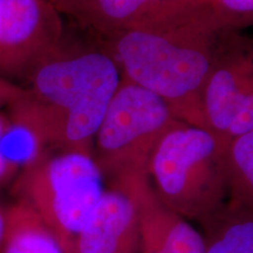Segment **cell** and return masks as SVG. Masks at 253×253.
<instances>
[{"label":"cell","mask_w":253,"mask_h":253,"mask_svg":"<svg viewBox=\"0 0 253 253\" xmlns=\"http://www.w3.org/2000/svg\"><path fill=\"white\" fill-rule=\"evenodd\" d=\"M8 119L36 144L93 156L94 138L121 81L115 61L102 47L61 42L28 75Z\"/></svg>","instance_id":"cell-1"},{"label":"cell","mask_w":253,"mask_h":253,"mask_svg":"<svg viewBox=\"0 0 253 253\" xmlns=\"http://www.w3.org/2000/svg\"><path fill=\"white\" fill-rule=\"evenodd\" d=\"M220 33L205 24L120 32L102 37L101 47L122 79L162 99L176 119L207 128L203 95Z\"/></svg>","instance_id":"cell-2"},{"label":"cell","mask_w":253,"mask_h":253,"mask_svg":"<svg viewBox=\"0 0 253 253\" xmlns=\"http://www.w3.org/2000/svg\"><path fill=\"white\" fill-rule=\"evenodd\" d=\"M227 145L210 129L177 119L148 162V178L158 199L196 223L219 210L229 201Z\"/></svg>","instance_id":"cell-3"},{"label":"cell","mask_w":253,"mask_h":253,"mask_svg":"<svg viewBox=\"0 0 253 253\" xmlns=\"http://www.w3.org/2000/svg\"><path fill=\"white\" fill-rule=\"evenodd\" d=\"M42 150L15 176L12 191L39 214L63 253H75V242L102 197L103 176L91 155Z\"/></svg>","instance_id":"cell-4"},{"label":"cell","mask_w":253,"mask_h":253,"mask_svg":"<svg viewBox=\"0 0 253 253\" xmlns=\"http://www.w3.org/2000/svg\"><path fill=\"white\" fill-rule=\"evenodd\" d=\"M176 120L162 99L121 78L93 145V158L107 184L148 175L155 145Z\"/></svg>","instance_id":"cell-5"},{"label":"cell","mask_w":253,"mask_h":253,"mask_svg":"<svg viewBox=\"0 0 253 253\" xmlns=\"http://www.w3.org/2000/svg\"><path fill=\"white\" fill-rule=\"evenodd\" d=\"M207 128L230 142L253 129V40L221 32L205 84Z\"/></svg>","instance_id":"cell-6"},{"label":"cell","mask_w":253,"mask_h":253,"mask_svg":"<svg viewBox=\"0 0 253 253\" xmlns=\"http://www.w3.org/2000/svg\"><path fill=\"white\" fill-rule=\"evenodd\" d=\"M55 7L102 37L129 31L175 30L196 24L214 28L205 0H60Z\"/></svg>","instance_id":"cell-7"},{"label":"cell","mask_w":253,"mask_h":253,"mask_svg":"<svg viewBox=\"0 0 253 253\" xmlns=\"http://www.w3.org/2000/svg\"><path fill=\"white\" fill-rule=\"evenodd\" d=\"M63 41L61 13L49 0H0V75L26 80Z\"/></svg>","instance_id":"cell-8"},{"label":"cell","mask_w":253,"mask_h":253,"mask_svg":"<svg viewBox=\"0 0 253 253\" xmlns=\"http://www.w3.org/2000/svg\"><path fill=\"white\" fill-rule=\"evenodd\" d=\"M122 183L130 191L137 213V253H205L199 230L158 199L148 175L126 177Z\"/></svg>","instance_id":"cell-9"},{"label":"cell","mask_w":253,"mask_h":253,"mask_svg":"<svg viewBox=\"0 0 253 253\" xmlns=\"http://www.w3.org/2000/svg\"><path fill=\"white\" fill-rule=\"evenodd\" d=\"M137 213L134 198L122 183L108 184L79 233L75 253H137Z\"/></svg>","instance_id":"cell-10"},{"label":"cell","mask_w":253,"mask_h":253,"mask_svg":"<svg viewBox=\"0 0 253 253\" xmlns=\"http://www.w3.org/2000/svg\"><path fill=\"white\" fill-rule=\"evenodd\" d=\"M198 224L205 253H253V211L227 202Z\"/></svg>","instance_id":"cell-11"},{"label":"cell","mask_w":253,"mask_h":253,"mask_svg":"<svg viewBox=\"0 0 253 253\" xmlns=\"http://www.w3.org/2000/svg\"><path fill=\"white\" fill-rule=\"evenodd\" d=\"M2 253H63L58 239L33 209L17 201L6 208Z\"/></svg>","instance_id":"cell-12"},{"label":"cell","mask_w":253,"mask_h":253,"mask_svg":"<svg viewBox=\"0 0 253 253\" xmlns=\"http://www.w3.org/2000/svg\"><path fill=\"white\" fill-rule=\"evenodd\" d=\"M226 168L227 202L253 211V129L229 142Z\"/></svg>","instance_id":"cell-13"},{"label":"cell","mask_w":253,"mask_h":253,"mask_svg":"<svg viewBox=\"0 0 253 253\" xmlns=\"http://www.w3.org/2000/svg\"><path fill=\"white\" fill-rule=\"evenodd\" d=\"M218 32H238L253 26V0H205Z\"/></svg>","instance_id":"cell-14"},{"label":"cell","mask_w":253,"mask_h":253,"mask_svg":"<svg viewBox=\"0 0 253 253\" xmlns=\"http://www.w3.org/2000/svg\"><path fill=\"white\" fill-rule=\"evenodd\" d=\"M9 126H11V120H8V118H6L5 115L0 114V141L7 134ZM18 163L14 160H12L11 157H8L0 147V185L11 181L13 177L18 175Z\"/></svg>","instance_id":"cell-15"},{"label":"cell","mask_w":253,"mask_h":253,"mask_svg":"<svg viewBox=\"0 0 253 253\" xmlns=\"http://www.w3.org/2000/svg\"><path fill=\"white\" fill-rule=\"evenodd\" d=\"M24 94V87L0 75V108L9 107Z\"/></svg>","instance_id":"cell-16"},{"label":"cell","mask_w":253,"mask_h":253,"mask_svg":"<svg viewBox=\"0 0 253 253\" xmlns=\"http://www.w3.org/2000/svg\"><path fill=\"white\" fill-rule=\"evenodd\" d=\"M5 231H6V207L0 203V253L4 250V240H5Z\"/></svg>","instance_id":"cell-17"},{"label":"cell","mask_w":253,"mask_h":253,"mask_svg":"<svg viewBox=\"0 0 253 253\" xmlns=\"http://www.w3.org/2000/svg\"><path fill=\"white\" fill-rule=\"evenodd\" d=\"M50 1H52V2H53V4H54V5H55V4H56V2H59V1H60V0H50Z\"/></svg>","instance_id":"cell-18"},{"label":"cell","mask_w":253,"mask_h":253,"mask_svg":"<svg viewBox=\"0 0 253 253\" xmlns=\"http://www.w3.org/2000/svg\"><path fill=\"white\" fill-rule=\"evenodd\" d=\"M49 1H50V0H49Z\"/></svg>","instance_id":"cell-19"}]
</instances>
